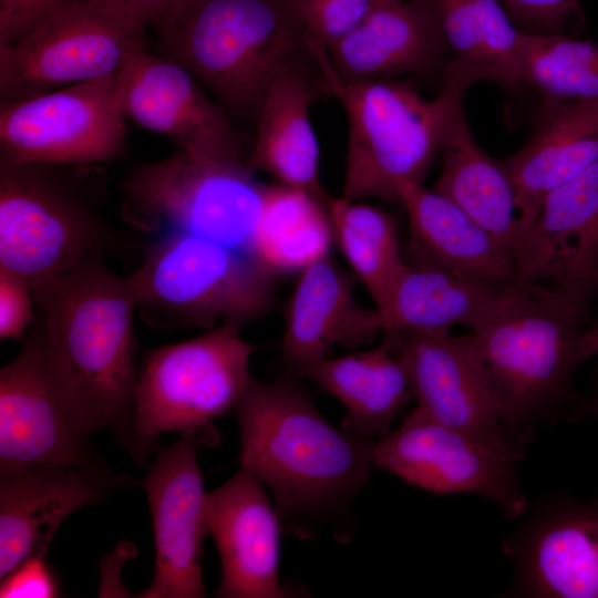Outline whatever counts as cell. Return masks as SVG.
<instances>
[{
  "label": "cell",
  "instance_id": "cell-1",
  "mask_svg": "<svg viewBox=\"0 0 598 598\" xmlns=\"http://www.w3.org/2000/svg\"><path fill=\"white\" fill-rule=\"evenodd\" d=\"M297 379L251 374L236 408L240 464L270 489L288 532L307 538L337 527L343 542L344 522L374 467L375 441L329 422Z\"/></svg>",
  "mask_w": 598,
  "mask_h": 598
},
{
  "label": "cell",
  "instance_id": "cell-2",
  "mask_svg": "<svg viewBox=\"0 0 598 598\" xmlns=\"http://www.w3.org/2000/svg\"><path fill=\"white\" fill-rule=\"evenodd\" d=\"M32 295L47 362L78 424L89 435L112 431L134 457L137 272L118 276L92 257Z\"/></svg>",
  "mask_w": 598,
  "mask_h": 598
},
{
  "label": "cell",
  "instance_id": "cell-3",
  "mask_svg": "<svg viewBox=\"0 0 598 598\" xmlns=\"http://www.w3.org/2000/svg\"><path fill=\"white\" fill-rule=\"evenodd\" d=\"M588 302L556 286L520 281L472 330L504 425L523 445L535 426L558 419L570 402H578L570 381L581 364L578 344L587 328Z\"/></svg>",
  "mask_w": 598,
  "mask_h": 598
},
{
  "label": "cell",
  "instance_id": "cell-4",
  "mask_svg": "<svg viewBox=\"0 0 598 598\" xmlns=\"http://www.w3.org/2000/svg\"><path fill=\"white\" fill-rule=\"evenodd\" d=\"M154 31L162 56L243 120L256 121L268 86L282 71L315 61L288 0H182Z\"/></svg>",
  "mask_w": 598,
  "mask_h": 598
},
{
  "label": "cell",
  "instance_id": "cell-5",
  "mask_svg": "<svg viewBox=\"0 0 598 598\" xmlns=\"http://www.w3.org/2000/svg\"><path fill=\"white\" fill-rule=\"evenodd\" d=\"M321 80L323 92L339 100L348 117L341 196L399 204V184H423L440 152L450 114L466 91L442 84L440 94L426 100L409 80L341 82L330 75Z\"/></svg>",
  "mask_w": 598,
  "mask_h": 598
},
{
  "label": "cell",
  "instance_id": "cell-6",
  "mask_svg": "<svg viewBox=\"0 0 598 598\" xmlns=\"http://www.w3.org/2000/svg\"><path fill=\"white\" fill-rule=\"evenodd\" d=\"M92 166L0 162V266L32 287L111 247L89 186Z\"/></svg>",
  "mask_w": 598,
  "mask_h": 598
},
{
  "label": "cell",
  "instance_id": "cell-7",
  "mask_svg": "<svg viewBox=\"0 0 598 598\" xmlns=\"http://www.w3.org/2000/svg\"><path fill=\"white\" fill-rule=\"evenodd\" d=\"M254 351L240 326L221 323L145 352L135 393L134 458L143 462L157 452L167 432L218 436L213 421L237 408L251 377Z\"/></svg>",
  "mask_w": 598,
  "mask_h": 598
},
{
  "label": "cell",
  "instance_id": "cell-8",
  "mask_svg": "<svg viewBox=\"0 0 598 598\" xmlns=\"http://www.w3.org/2000/svg\"><path fill=\"white\" fill-rule=\"evenodd\" d=\"M122 188L125 217L138 228L196 235L262 264L258 226L268 185L246 161L200 158L176 150L136 167Z\"/></svg>",
  "mask_w": 598,
  "mask_h": 598
},
{
  "label": "cell",
  "instance_id": "cell-9",
  "mask_svg": "<svg viewBox=\"0 0 598 598\" xmlns=\"http://www.w3.org/2000/svg\"><path fill=\"white\" fill-rule=\"evenodd\" d=\"M140 305L157 323L214 328L266 316L276 274L247 254L182 231H162L136 270Z\"/></svg>",
  "mask_w": 598,
  "mask_h": 598
},
{
  "label": "cell",
  "instance_id": "cell-10",
  "mask_svg": "<svg viewBox=\"0 0 598 598\" xmlns=\"http://www.w3.org/2000/svg\"><path fill=\"white\" fill-rule=\"evenodd\" d=\"M146 25L121 0H89L0 47V102L114 74Z\"/></svg>",
  "mask_w": 598,
  "mask_h": 598
},
{
  "label": "cell",
  "instance_id": "cell-11",
  "mask_svg": "<svg viewBox=\"0 0 598 598\" xmlns=\"http://www.w3.org/2000/svg\"><path fill=\"white\" fill-rule=\"evenodd\" d=\"M524 452L445 425L416 406L375 441L373 465L435 494L482 496L515 520L529 508L516 471Z\"/></svg>",
  "mask_w": 598,
  "mask_h": 598
},
{
  "label": "cell",
  "instance_id": "cell-12",
  "mask_svg": "<svg viewBox=\"0 0 598 598\" xmlns=\"http://www.w3.org/2000/svg\"><path fill=\"white\" fill-rule=\"evenodd\" d=\"M116 73L0 103V162L93 165L121 154Z\"/></svg>",
  "mask_w": 598,
  "mask_h": 598
},
{
  "label": "cell",
  "instance_id": "cell-13",
  "mask_svg": "<svg viewBox=\"0 0 598 598\" xmlns=\"http://www.w3.org/2000/svg\"><path fill=\"white\" fill-rule=\"evenodd\" d=\"M47 362L38 326L0 371V470L66 464L110 472Z\"/></svg>",
  "mask_w": 598,
  "mask_h": 598
},
{
  "label": "cell",
  "instance_id": "cell-14",
  "mask_svg": "<svg viewBox=\"0 0 598 598\" xmlns=\"http://www.w3.org/2000/svg\"><path fill=\"white\" fill-rule=\"evenodd\" d=\"M217 442L205 433L181 435L158 448L150 471L140 482L150 503L155 571L143 598H203V540L206 493L197 454Z\"/></svg>",
  "mask_w": 598,
  "mask_h": 598
},
{
  "label": "cell",
  "instance_id": "cell-15",
  "mask_svg": "<svg viewBox=\"0 0 598 598\" xmlns=\"http://www.w3.org/2000/svg\"><path fill=\"white\" fill-rule=\"evenodd\" d=\"M520 518L503 542L515 567L506 596L598 598V499L550 495Z\"/></svg>",
  "mask_w": 598,
  "mask_h": 598
},
{
  "label": "cell",
  "instance_id": "cell-16",
  "mask_svg": "<svg viewBox=\"0 0 598 598\" xmlns=\"http://www.w3.org/2000/svg\"><path fill=\"white\" fill-rule=\"evenodd\" d=\"M117 97L126 118L163 134L192 156L241 161L229 114L182 65L136 44L116 72Z\"/></svg>",
  "mask_w": 598,
  "mask_h": 598
},
{
  "label": "cell",
  "instance_id": "cell-17",
  "mask_svg": "<svg viewBox=\"0 0 598 598\" xmlns=\"http://www.w3.org/2000/svg\"><path fill=\"white\" fill-rule=\"evenodd\" d=\"M417 406L434 420L489 442L524 447L504 425L471 336L412 333L398 346Z\"/></svg>",
  "mask_w": 598,
  "mask_h": 598
},
{
  "label": "cell",
  "instance_id": "cell-18",
  "mask_svg": "<svg viewBox=\"0 0 598 598\" xmlns=\"http://www.w3.org/2000/svg\"><path fill=\"white\" fill-rule=\"evenodd\" d=\"M261 480L240 466L206 493L204 519L221 563L219 598H287L297 591L280 581L282 520Z\"/></svg>",
  "mask_w": 598,
  "mask_h": 598
},
{
  "label": "cell",
  "instance_id": "cell-19",
  "mask_svg": "<svg viewBox=\"0 0 598 598\" xmlns=\"http://www.w3.org/2000/svg\"><path fill=\"white\" fill-rule=\"evenodd\" d=\"M315 59L321 75L341 82L414 75L442 79L448 52L430 0H391Z\"/></svg>",
  "mask_w": 598,
  "mask_h": 598
},
{
  "label": "cell",
  "instance_id": "cell-20",
  "mask_svg": "<svg viewBox=\"0 0 598 598\" xmlns=\"http://www.w3.org/2000/svg\"><path fill=\"white\" fill-rule=\"evenodd\" d=\"M514 261L520 281L586 301L598 291V159L543 198Z\"/></svg>",
  "mask_w": 598,
  "mask_h": 598
},
{
  "label": "cell",
  "instance_id": "cell-21",
  "mask_svg": "<svg viewBox=\"0 0 598 598\" xmlns=\"http://www.w3.org/2000/svg\"><path fill=\"white\" fill-rule=\"evenodd\" d=\"M117 478L66 464L0 470V577L31 557H45L64 519L101 502Z\"/></svg>",
  "mask_w": 598,
  "mask_h": 598
},
{
  "label": "cell",
  "instance_id": "cell-22",
  "mask_svg": "<svg viewBox=\"0 0 598 598\" xmlns=\"http://www.w3.org/2000/svg\"><path fill=\"white\" fill-rule=\"evenodd\" d=\"M300 272L281 341L288 373L296 378L326 360L332 347L355 349L382 331L378 310L359 306L352 278L329 255Z\"/></svg>",
  "mask_w": 598,
  "mask_h": 598
},
{
  "label": "cell",
  "instance_id": "cell-23",
  "mask_svg": "<svg viewBox=\"0 0 598 598\" xmlns=\"http://www.w3.org/2000/svg\"><path fill=\"white\" fill-rule=\"evenodd\" d=\"M440 153L442 169L434 190L457 205L514 260L535 216L504 161L489 156L474 138L463 100L450 114Z\"/></svg>",
  "mask_w": 598,
  "mask_h": 598
},
{
  "label": "cell",
  "instance_id": "cell-24",
  "mask_svg": "<svg viewBox=\"0 0 598 598\" xmlns=\"http://www.w3.org/2000/svg\"><path fill=\"white\" fill-rule=\"evenodd\" d=\"M323 92L316 61L293 64L268 86L256 116V141L246 159L254 172L303 190L326 204L320 179V151L310 121V105Z\"/></svg>",
  "mask_w": 598,
  "mask_h": 598
},
{
  "label": "cell",
  "instance_id": "cell-25",
  "mask_svg": "<svg viewBox=\"0 0 598 598\" xmlns=\"http://www.w3.org/2000/svg\"><path fill=\"white\" fill-rule=\"evenodd\" d=\"M515 285H498L405 259L384 303L377 309L383 341L395 353L408 334L450 331L454 326L473 330L505 302Z\"/></svg>",
  "mask_w": 598,
  "mask_h": 598
},
{
  "label": "cell",
  "instance_id": "cell-26",
  "mask_svg": "<svg viewBox=\"0 0 598 598\" xmlns=\"http://www.w3.org/2000/svg\"><path fill=\"white\" fill-rule=\"evenodd\" d=\"M410 225V261L431 264L498 285L519 282L514 260L447 197L423 184L398 185Z\"/></svg>",
  "mask_w": 598,
  "mask_h": 598
},
{
  "label": "cell",
  "instance_id": "cell-27",
  "mask_svg": "<svg viewBox=\"0 0 598 598\" xmlns=\"http://www.w3.org/2000/svg\"><path fill=\"white\" fill-rule=\"evenodd\" d=\"M447 47L441 84L467 90L487 80L508 92L524 90V32L511 20L501 0H430Z\"/></svg>",
  "mask_w": 598,
  "mask_h": 598
},
{
  "label": "cell",
  "instance_id": "cell-28",
  "mask_svg": "<svg viewBox=\"0 0 598 598\" xmlns=\"http://www.w3.org/2000/svg\"><path fill=\"white\" fill-rule=\"evenodd\" d=\"M305 378L338 399L347 409L342 427L378 441L412 399L408 377L389 344L326 359Z\"/></svg>",
  "mask_w": 598,
  "mask_h": 598
},
{
  "label": "cell",
  "instance_id": "cell-29",
  "mask_svg": "<svg viewBox=\"0 0 598 598\" xmlns=\"http://www.w3.org/2000/svg\"><path fill=\"white\" fill-rule=\"evenodd\" d=\"M598 159V107L542 106L527 143L504 158L535 218L543 198Z\"/></svg>",
  "mask_w": 598,
  "mask_h": 598
},
{
  "label": "cell",
  "instance_id": "cell-30",
  "mask_svg": "<svg viewBox=\"0 0 598 598\" xmlns=\"http://www.w3.org/2000/svg\"><path fill=\"white\" fill-rule=\"evenodd\" d=\"M334 239L328 206L308 193L268 185L258 226L262 264L276 275L302 270L329 255Z\"/></svg>",
  "mask_w": 598,
  "mask_h": 598
},
{
  "label": "cell",
  "instance_id": "cell-31",
  "mask_svg": "<svg viewBox=\"0 0 598 598\" xmlns=\"http://www.w3.org/2000/svg\"><path fill=\"white\" fill-rule=\"evenodd\" d=\"M334 239L358 280L381 308L405 265L394 218L386 212L344 197L330 198Z\"/></svg>",
  "mask_w": 598,
  "mask_h": 598
},
{
  "label": "cell",
  "instance_id": "cell-32",
  "mask_svg": "<svg viewBox=\"0 0 598 598\" xmlns=\"http://www.w3.org/2000/svg\"><path fill=\"white\" fill-rule=\"evenodd\" d=\"M522 68L526 87L542 106L598 107V45L563 33L524 32Z\"/></svg>",
  "mask_w": 598,
  "mask_h": 598
},
{
  "label": "cell",
  "instance_id": "cell-33",
  "mask_svg": "<svg viewBox=\"0 0 598 598\" xmlns=\"http://www.w3.org/2000/svg\"><path fill=\"white\" fill-rule=\"evenodd\" d=\"M391 0H288L308 40L327 48Z\"/></svg>",
  "mask_w": 598,
  "mask_h": 598
},
{
  "label": "cell",
  "instance_id": "cell-34",
  "mask_svg": "<svg viewBox=\"0 0 598 598\" xmlns=\"http://www.w3.org/2000/svg\"><path fill=\"white\" fill-rule=\"evenodd\" d=\"M516 27L527 33L574 35L582 28L581 0H501Z\"/></svg>",
  "mask_w": 598,
  "mask_h": 598
},
{
  "label": "cell",
  "instance_id": "cell-35",
  "mask_svg": "<svg viewBox=\"0 0 598 598\" xmlns=\"http://www.w3.org/2000/svg\"><path fill=\"white\" fill-rule=\"evenodd\" d=\"M32 287L23 276L0 266V338L22 339L34 320Z\"/></svg>",
  "mask_w": 598,
  "mask_h": 598
},
{
  "label": "cell",
  "instance_id": "cell-36",
  "mask_svg": "<svg viewBox=\"0 0 598 598\" xmlns=\"http://www.w3.org/2000/svg\"><path fill=\"white\" fill-rule=\"evenodd\" d=\"M89 0H0V47L13 43L52 16Z\"/></svg>",
  "mask_w": 598,
  "mask_h": 598
},
{
  "label": "cell",
  "instance_id": "cell-37",
  "mask_svg": "<svg viewBox=\"0 0 598 598\" xmlns=\"http://www.w3.org/2000/svg\"><path fill=\"white\" fill-rule=\"evenodd\" d=\"M60 585L45 557H31L1 577V598L60 597Z\"/></svg>",
  "mask_w": 598,
  "mask_h": 598
},
{
  "label": "cell",
  "instance_id": "cell-38",
  "mask_svg": "<svg viewBox=\"0 0 598 598\" xmlns=\"http://www.w3.org/2000/svg\"><path fill=\"white\" fill-rule=\"evenodd\" d=\"M146 27H157L182 0H121Z\"/></svg>",
  "mask_w": 598,
  "mask_h": 598
},
{
  "label": "cell",
  "instance_id": "cell-39",
  "mask_svg": "<svg viewBox=\"0 0 598 598\" xmlns=\"http://www.w3.org/2000/svg\"><path fill=\"white\" fill-rule=\"evenodd\" d=\"M596 353H598V321L592 326H587L578 344V355L581 363Z\"/></svg>",
  "mask_w": 598,
  "mask_h": 598
},
{
  "label": "cell",
  "instance_id": "cell-40",
  "mask_svg": "<svg viewBox=\"0 0 598 598\" xmlns=\"http://www.w3.org/2000/svg\"><path fill=\"white\" fill-rule=\"evenodd\" d=\"M587 413H591L598 419V370L596 374L595 391L591 400L587 402ZM598 499V497H597Z\"/></svg>",
  "mask_w": 598,
  "mask_h": 598
}]
</instances>
